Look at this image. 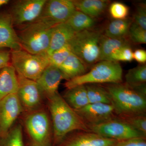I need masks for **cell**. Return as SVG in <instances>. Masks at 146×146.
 <instances>
[{"label": "cell", "mask_w": 146, "mask_h": 146, "mask_svg": "<svg viewBox=\"0 0 146 146\" xmlns=\"http://www.w3.org/2000/svg\"><path fill=\"white\" fill-rule=\"evenodd\" d=\"M133 23L129 19L115 20L110 23L106 29L104 36L115 39L125 38Z\"/></svg>", "instance_id": "24"}, {"label": "cell", "mask_w": 146, "mask_h": 146, "mask_svg": "<svg viewBox=\"0 0 146 146\" xmlns=\"http://www.w3.org/2000/svg\"><path fill=\"white\" fill-rule=\"evenodd\" d=\"M133 22L146 31V8L145 4H141L136 8Z\"/></svg>", "instance_id": "33"}, {"label": "cell", "mask_w": 146, "mask_h": 146, "mask_svg": "<svg viewBox=\"0 0 146 146\" xmlns=\"http://www.w3.org/2000/svg\"><path fill=\"white\" fill-rule=\"evenodd\" d=\"M102 35L92 29L76 33L68 43L71 52L86 65L99 60L100 43Z\"/></svg>", "instance_id": "6"}, {"label": "cell", "mask_w": 146, "mask_h": 146, "mask_svg": "<svg viewBox=\"0 0 146 146\" xmlns=\"http://www.w3.org/2000/svg\"><path fill=\"white\" fill-rule=\"evenodd\" d=\"M117 117L146 137V114Z\"/></svg>", "instance_id": "28"}, {"label": "cell", "mask_w": 146, "mask_h": 146, "mask_svg": "<svg viewBox=\"0 0 146 146\" xmlns=\"http://www.w3.org/2000/svg\"><path fill=\"white\" fill-rule=\"evenodd\" d=\"M75 33L92 29L95 25L94 18L76 10L66 22Z\"/></svg>", "instance_id": "23"}, {"label": "cell", "mask_w": 146, "mask_h": 146, "mask_svg": "<svg viewBox=\"0 0 146 146\" xmlns=\"http://www.w3.org/2000/svg\"></svg>", "instance_id": "38"}, {"label": "cell", "mask_w": 146, "mask_h": 146, "mask_svg": "<svg viewBox=\"0 0 146 146\" xmlns=\"http://www.w3.org/2000/svg\"><path fill=\"white\" fill-rule=\"evenodd\" d=\"M110 94L116 116L146 114V96L125 84H109L104 86Z\"/></svg>", "instance_id": "2"}, {"label": "cell", "mask_w": 146, "mask_h": 146, "mask_svg": "<svg viewBox=\"0 0 146 146\" xmlns=\"http://www.w3.org/2000/svg\"><path fill=\"white\" fill-rule=\"evenodd\" d=\"M88 128L90 131L100 136L117 141L136 138H146L117 116L101 124L89 127Z\"/></svg>", "instance_id": "9"}, {"label": "cell", "mask_w": 146, "mask_h": 146, "mask_svg": "<svg viewBox=\"0 0 146 146\" xmlns=\"http://www.w3.org/2000/svg\"><path fill=\"white\" fill-rule=\"evenodd\" d=\"M128 35L134 44H145L146 31L133 22L129 28Z\"/></svg>", "instance_id": "31"}, {"label": "cell", "mask_w": 146, "mask_h": 146, "mask_svg": "<svg viewBox=\"0 0 146 146\" xmlns=\"http://www.w3.org/2000/svg\"><path fill=\"white\" fill-rule=\"evenodd\" d=\"M76 10L73 1L48 0L36 20L53 27L65 23Z\"/></svg>", "instance_id": "8"}, {"label": "cell", "mask_w": 146, "mask_h": 146, "mask_svg": "<svg viewBox=\"0 0 146 146\" xmlns=\"http://www.w3.org/2000/svg\"><path fill=\"white\" fill-rule=\"evenodd\" d=\"M53 131L52 146L60 143L69 133L76 131H90L74 109L58 92L47 99Z\"/></svg>", "instance_id": "1"}, {"label": "cell", "mask_w": 146, "mask_h": 146, "mask_svg": "<svg viewBox=\"0 0 146 146\" xmlns=\"http://www.w3.org/2000/svg\"><path fill=\"white\" fill-rule=\"evenodd\" d=\"M10 61L11 51L0 50V70L11 65Z\"/></svg>", "instance_id": "35"}, {"label": "cell", "mask_w": 146, "mask_h": 146, "mask_svg": "<svg viewBox=\"0 0 146 146\" xmlns=\"http://www.w3.org/2000/svg\"><path fill=\"white\" fill-rule=\"evenodd\" d=\"M110 16L115 20H123L126 18L129 14L128 7L123 3L115 2L109 7Z\"/></svg>", "instance_id": "32"}, {"label": "cell", "mask_w": 146, "mask_h": 146, "mask_svg": "<svg viewBox=\"0 0 146 146\" xmlns=\"http://www.w3.org/2000/svg\"><path fill=\"white\" fill-rule=\"evenodd\" d=\"M123 70L119 62L103 60L84 74L67 81L66 89L79 85L100 83L118 84L122 82Z\"/></svg>", "instance_id": "4"}, {"label": "cell", "mask_w": 146, "mask_h": 146, "mask_svg": "<svg viewBox=\"0 0 146 146\" xmlns=\"http://www.w3.org/2000/svg\"><path fill=\"white\" fill-rule=\"evenodd\" d=\"M133 59L138 63H145L146 61V51L143 49H137L133 52Z\"/></svg>", "instance_id": "36"}, {"label": "cell", "mask_w": 146, "mask_h": 146, "mask_svg": "<svg viewBox=\"0 0 146 146\" xmlns=\"http://www.w3.org/2000/svg\"><path fill=\"white\" fill-rule=\"evenodd\" d=\"M21 27L17 34L22 49L32 54H47L52 27L37 21Z\"/></svg>", "instance_id": "5"}, {"label": "cell", "mask_w": 146, "mask_h": 146, "mask_svg": "<svg viewBox=\"0 0 146 146\" xmlns=\"http://www.w3.org/2000/svg\"><path fill=\"white\" fill-rule=\"evenodd\" d=\"M23 114L29 146H52V127L48 110L43 107Z\"/></svg>", "instance_id": "3"}, {"label": "cell", "mask_w": 146, "mask_h": 146, "mask_svg": "<svg viewBox=\"0 0 146 146\" xmlns=\"http://www.w3.org/2000/svg\"><path fill=\"white\" fill-rule=\"evenodd\" d=\"M146 138H136L117 141L114 146H146Z\"/></svg>", "instance_id": "34"}, {"label": "cell", "mask_w": 146, "mask_h": 146, "mask_svg": "<svg viewBox=\"0 0 146 146\" xmlns=\"http://www.w3.org/2000/svg\"><path fill=\"white\" fill-rule=\"evenodd\" d=\"M17 76L18 89L16 94L23 113L32 112L44 107L43 103L44 98L36 82L18 74Z\"/></svg>", "instance_id": "10"}, {"label": "cell", "mask_w": 146, "mask_h": 146, "mask_svg": "<svg viewBox=\"0 0 146 146\" xmlns=\"http://www.w3.org/2000/svg\"><path fill=\"white\" fill-rule=\"evenodd\" d=\"M125 78V84L128 86H135L146 83V64H143L129 70Z\"/></svg>", "instance_id": "27"}, {"label": "cell", "mask_w": 146, "mask_h": 146, "mask_svg": "<svg viewBox=\"0 0 146 146\" xmlns=\"http://www.w3.org/2000/svg\"><path fill=\"white\" fill-rule=\"evenodd\" d=\"M75 33L72 29L65 23L53 27L47 55L49 56L55 51L68 44Z\"/></svg>", "instance_id": "17"}, {"label": "cell", "mask_w": 146, "mask_h": 146, "mask_svg": "<svg viewBox=\"0 0 146 146\" xmlns=\"http://www.w3.org/2000/svg\"><path fill=\"white\" fill-rule=\"evenodd\" d=\"M13 27L9 13L0 15V48H8L11 51L22 49Z\"/></svg>", "instance_id": "16"}, {"label": "cell", "mask_w": 146, "mask_h": 146, "mask_svg": "<svg viewBox=\"0 0 146 146\" xmlns=\"http://www.w3.org/2000/svg\"><path fill=\"white\" fill-rule=\"evenodd\" d=\"M23 113L17 94H11L0 101V138L8 133Z\"/></svg>", "instance_id": "12"}, {"label": "cell", "mask_w": 146, "mask_h": 146, "mask_svg": "<svg viewBox=\"0 0 146 146\" xmlns=\"http://www.w3.org/2000/svg\"><path fill=\"white\" fill-rule=\"evenodd\" d=\"M133 59V52L129 44H128L114 52L110 58L109 61L131 62Z\"/></svg>", "instance_id": "30"}, {"label": "cell", "mask_w": 146, "mask_h": 146, "mask_svg": "<svg viewBox=\"0 0 146 146\" xmlns=\"http://www.w3.org/2000/svg\"><path fill=\"white\" fill-rule=\"evenodd\" d=\"M117 141L92 131H76L69 133L56 146H114Z\"/></svg>", "instance_id": "14"}, {"label": "cell", "mask_w": 146, "mask_h": 146, "mask_svg": "<svg viewBox=\"0 0 146 146\" xmlns=\"http://www.w3.org/2000/svg\"><path fill=\"white\" fill-rule=\"evenodd\" d=\"M71 51L69 44H66L55 51L49 56V64L58 67L70 54Z\"/></svg>", "instance_id": "29"}, {"label": "cell", "mask_w": 146, "mask_h": 146, "mask_svg": "<svg viewBox=\"0 0 146 146\" xmlns=\"http://www.w3.org/2000/svg\"><path fill=\"white\" fill-rule=\"evenodd\" d=\"M46 0H19L11 7L10 14L13 26L21 27L36 21Z\"/></svg>", "instance_id": "11"}, {"label": "cell", "mask_w": 146, "mask_h": 146, "mask_svg": "<svg viewBox=\"0 0 146 146\" xmlns=\"http://www.w3.org/2000/svg\"><path fill=\"white\" fill-rule=\"evenodd\" d=\"M129 44L125 38L115 39L102 35L100 43L99 60H108L111 55L116 50Z\"/></svg>", "instance_id": "22"}, {"label": "cell", "mask_w": 146, "mask_h": 146, "mask_svg": "<svg viewBox=\"0 0 146 146\" xmlns=\"http://www.w3.org/2000/svg\"><path fill=\"white\" fill-rule=\"evenodd\" d=\"M18 89L17 74L11 65L0 70V101L9 95L16 94Z\"/></svg>", "instance_id": "18"}, {"label": "cell", "mask_w": 146, "mask_h": 146, "mask_svg": "<svg viewBox=\"0 0 146 146\" xmlns=\"http://www.w3.org/2000/svg\"><path fill=\"white\" fill-rule=\"evenodd\" d=\"M87 68L83 61L72 52L58 67L67 81L84 74Z\"/></svg>", "instance_id": "19"}, {"label": "cell", "mask_w": 146, "mask_h": 146, "mask_svg": "<svg viewBox=\"0 0 146 146\" xmlns=\"http://www.w3.org/2000/svg\"><path fill=\"white\" fill-rule=\"evenodd\" d=\"M23 132L21 124L14 125L7 134L0 138V146H25Z\"/></svg>", "instance_id": "26"}, {"label": "cell", "mask_w": 146, "mask_h": 146, "mask_svg": "<svg viewBox=\"0 0 146 146\" xmlns=\"http://www.w3.org/2000/svg\"><path fill=\"white\" fill-rule=\"evenodd\" d=\"M76 10L94 18L101 15L107 8L108 2L104 0L73 1Z\"/></svg>", "instance_id": "21"}, {"label": "cell", "mask_w": 146, "mask_h": 146, "mask_svg": "<svg viewBox=\"0 0 146 146\" xmlns=\"http://www.w3.org/2000/svg\"><path fill=\"white\" fill-rule=\"evenodd\" d=\"M62 96L68 105L74 110L80 109L89 104L85 85H79L66 89Z\"/></svg>", "instance_id": "20"}, {"label": "cell", "mask_w": 146, "mask_h": 146, "mask_svg": "<svg viewBox=\"0 0 146 146\" xmlns=\"http://www.w3.org/2000/svg\"><path fill=\"white\" fill-rule=\"evenodd\" d=\"M9 2L8 0H0V8L3 6L7 4Z\"/></svg>", "instance_id": "37"}, {"label": "cell", "mask_w": 146, "mask_h": 146, "mask_svg": "<svg viewBox=\"0 0 146 146\" xmlns=\"http://www.w3.org/2000/svg\"><path fill=\"white\" fill-rule=\"evenodd\" d=\"M64 79L59 68L49 64L36 82L44 98H48L57 93L60 82Z\"/></svg>", "instance_id": "15"}, {"label": "cell", "mask_w": 146, "mask_h": 146, "mask_svg": "<svg viewBox=\"0 0 146 146\" xmlns=\"http://www.w3.org/2000/svg\"><path fill=\"white\" fill-rule=\"evenodd\" d=\"M74 110L88 127L101 124L117 116L111 104H89Z\"/></svg>", "instance_id": "13"}, {"label": "cell", "mask_w": 146, "mask_h": 146, "mask_svg": "<svg viewBox=\"0 0 146 146\" xmlns=\"http://www.w3.org/2000/svg\"><path fill=\"white\" fill-rule=\"evenodd\" d=\"M11 60L17 74L35 81L49 64L47 54H32L23 49L11 51Z\"/></svg>", "instance_id": "7"}, {"label": "cell", "mask_w": 146, "mask_h": 146, "mask_svg": "<svg viewBox=\"0 0 146 146\" xmlns=\"http://www.w3.org/2000/svg\"><path fill=\"white\" fill-rule=\"evenodd\" d=\"M89 104H111L110 96L104 87L97 84H85Z\"/></svg>", "instance_id": "25"}]
</instances>
